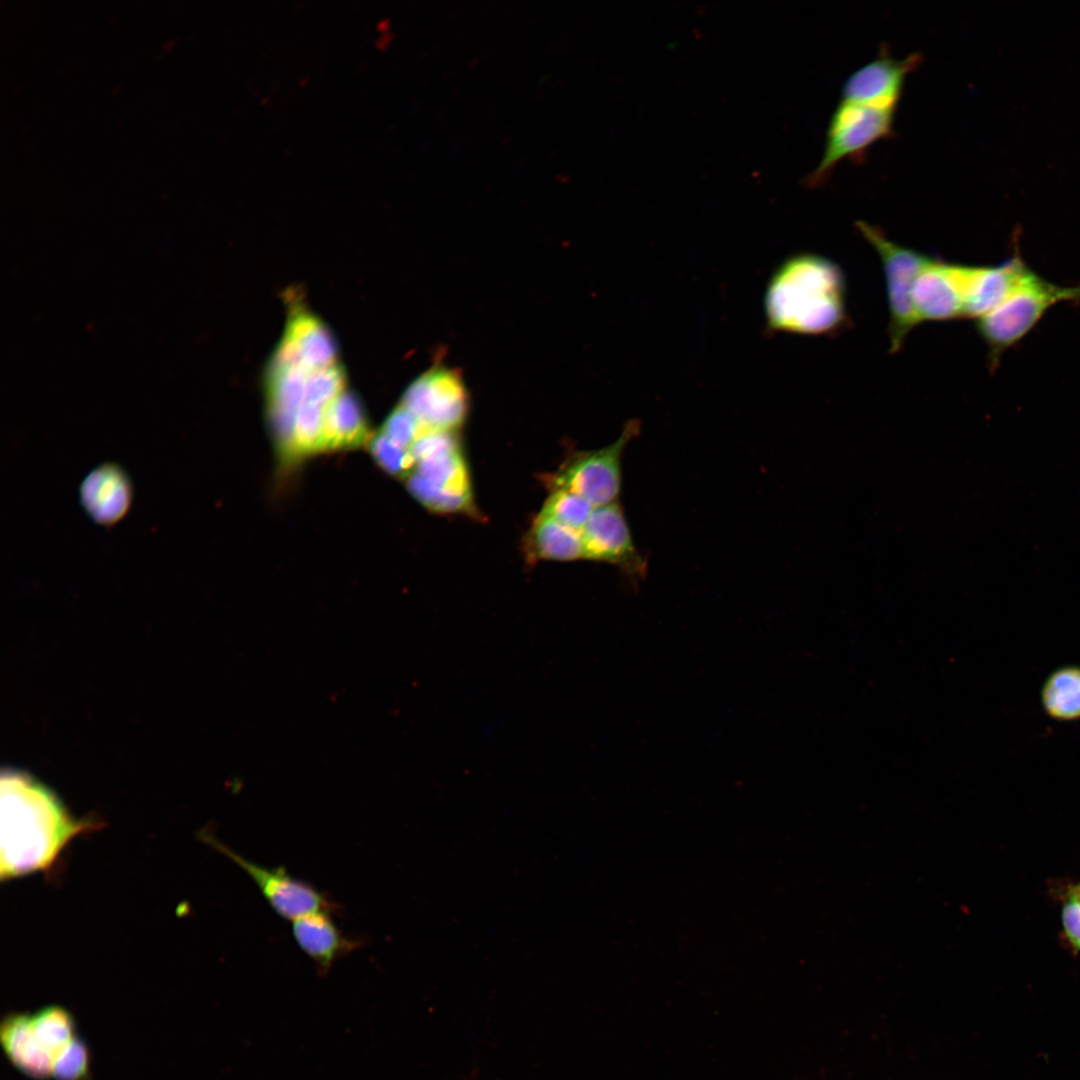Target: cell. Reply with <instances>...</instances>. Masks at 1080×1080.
Listing matches in <instances>:
<instances>
[{
    "label": "cell",
    "instance_id": "1",
    "mask_svg": "<svg viewBox=\"0 0 1080 1080\" xmlns=\"http://www.w3.org/2000/svg\"><path fill=\"white\" fill-rule=\"evenodd\" d=\"M89 826L72 817L44 785L7 771L1 778V879L46 869Z\"/></svg>",
    "mask_w": 1080,
    "mask_h": 1080
},
{
    "label": "cell",
    "instance_id": "2",
    "mask_svg": "<svg viewBox=\"0 0 1080 1080\" xmlns=\"http://www.w3.org/2000/svg\"><path fill=\"white\" fill-rule=\"evenodd\" d=\"M765 311L769 325L777 330L806 335L832 333L846 320L843 272L824 256L791 257L768 284Z\"/></svg>",
    "mask_w": 1080,
    "mask_h": 1080
},
{
    "label": "cell",
    "instance_id": "3",
    "mask_svg": "<svg viewBox=\"0 0 1080 1080\" xmlns=\"http://www.w3.org/2000/svg\"><path fill=\"white\" fill-rule=\"evenodd\" d=\"M1079 302L1080 285L1060 286L1032 270L996 309L977 319V330L988 348L991 369L1001 355L1025 336L1047 310L1061 302Z\"/></svg>",
    "mask_w": 1080,
    "mask_h": 1080
},
{
    "label": "cell",
    "instance_id": "4",
    "mask_svg": "<svg viewBox=\"0 0 1080 1080\" xmlns=\"http://www.w3.org/2000/svg\"><path fill=\"white\" fill-rule=\"evenodd\" d=\"M856 227L874 247L882 262L889 309L890 352H897L911 330L919 324L912 291L916 278L933 258L893 242L880 229L864 221H858Z\"/></svg>",
    "mask_w": 1080,
    "mask_h": 1080
},
{
    "label": "cell",
    "instance_id": "5",
    "mask_svg": "<svg viewBox=\"0 0 1080 1080\" xmlns=\"http://www.w3.org/2000/svg\"><path fill=\"white\" fill-rule=\"evenodd\" d=\"M896 109L840 101L826 133L822 157L807 177L808 186L824 184L845 159H857L874 143L893 133Z\"/></svg>",
    "mask_w": 1080,
    "mask_h": 1080
},
{
    "label": "cell",
    "instance_id": "6",
    "mask_svg": "<svg viewBox=\"0 0 1080 1080\" xmlns=\"http://www.w3.org/2000/svg\"><path fill=\"white\" fill-rule=\"evenodd\" d=\"M409 492L439 514H476L460 441L417 461L404 480Z\"/></svg>",
    "mask_w": 1080,
    "mask_h": 1080
},
{
    "label": "cell",
    "instance_id": "7",
    "mask_svg": "<svg viewBox=\"0 0 1080 1080\" xmlns=\"http://www.w3.org/2000/svg\"><path fill=\"white\" fill-rule=\"evenodd\" d=\"M639 432L637 423H628L610 445L570 455L546 480L551 490L578 494L594 507L617 501L621 489V460L628 443Z\"/></svg>",
    "mask_w": 1080,
    "mask_h": 1080
},
{
    "label": "cell",
    "instance_id": "8",
    "mask_svg": "<svg viewBox=\"0 0 1080 1080\" xmlns=\"http://www.w3.org/2000/svg\"><path fill=\"white\" fill-rule=\"evenodd\" d=\"M400 405L423 430L458 432L467 417L469 398L455 370L435 367L410 384Z\"/></svg>",
    "mask_w": 1080,
    "mask_h": 1080
},
{
    "label": "cell",
    "instance_id": "9",
    "mask_svg": "<svg viewBox=\"0 0 1080 1080\" xmlns=\"http://www.w3.org/2000/svg\"><path fill=\"white\" fill-rule=\"evenodd\" d=\"M980 267L932 259L915 280L912 300L917 319L947 321L964 318Z\"/></svg>",
    "mask_w": 1080,
    "mask_h": 1080
},
{
    "label": "cell",
    "instance_id": "10",
    "mask_svg": "<svg viewBox=\"0 0 1080 1080\" xmlns=\"http://www.w3.org/2000/svg\"><path fill=\"white\" fill-rule=\"evenodd\" d=\"M204 839L246 872L280 917L294 921L311 913L330 911L332 908V903L318 889L293 877L284 868L258 865L209 834H206Z\"/></svg>",
    "mask_w": 1080,
    "mask_h": 1080
},
{
    "label": "cell",
    "instance_id": "11",
    "mask_svg": "<svg viewBox=\"0 0 1080 1080\" xmlns=\"http://www.w3.org/2000/svg\"><path fill=\"white\" fill-rule=\"evenodd\" d=\"M583 558L619 568L636 581L645 577L647 562L636 548L627 520L616 501L595 507L582 533Z\"/></svg>",
    "mask_w": 1080,
    "mask_h": 1080
},
{
    "label": "cell",
    "instance_id": "12",
    "mask_svg": "<svg viewBox=\"0 0 1080 1080\" xmlns=\"http://www.w3.org/2000/svg\"><path fill=\"white\" fill-rule=\"evenodd\" d=\"M920 54L895 59L887 52L854 71L843 84L841 100L896 109L907 76L920 64Z\"/></svg>",
    "mask_w": 1080,
    "mask_h": 1080
},
{
    "label": "cell",
    "instance_id": "13",
    "mask_svg": "<svg viewBox=\"0 0 1080 1080\" xmlns=\"http://www.w3.org/2000/svg\"><path fill=\"white\" fill-rule=\"evenodd\" d=\"M292 935L298 947L316 964L321 975L358 945L337 927L330 917V911L311 913L292 921Z\"/></svg>",
    "mask_w": 1080,
    "mask_h": 1080
},
{
    "label": "cell",
    "instance_id": "14",
    "mask_svg": "<svg viewBox=\"0 0 1080 1080\" xmlns=\"http://www.w3.org/2000/svg\"><path fill=\"white\" fill-rule=\"evenodd\" d=\"M131 490L126 475L116 466L104 465L92 471L82 484L81 500L90 516L99 523L118 521L127 511Z\"/></svg>",
    "mask_w": 1080,
    "mask_h": 1080
},
{
    "label": "cell",
    "instance_id": "15",
    "mask_svg": "<svg viewBox=\"0 0 1080 1080\" xmlns=\"http://www.w3.org/2000/svg\"><path fill=\"white\" fill-rule=\"evenodd\" d=\"M0 1039L8 1059L21 1072L35 1079L52 1075L54 1059L37 1039L31 1016H6L1 1022Z\"/></svg>",
    "mask_w": 1080,
    "mask_h": 1080
},
{
    "label": "cell",
    "instance_id": "16",
    "mask_svg": "<svg viewBox=\"0 0 1080 1080\" xmlns=\"http://www.w3.org/2000/svg\"><path fill=\"white\" fill-rule=\"evenodd\" d=\"M1029 270L1019 256L996 266L980 267L965 306L964 318L977 320L996 309L1015 291Z\"/></svg>",
    "mask_w": 1080,
    "mask_h": 1080
},
{
    "label": "cell",
    "instance_id": "17",
    "mask_svg": "<svg viewBox=\"0 0 1080 1080\" xmlns=\"http://www.w3.org/2000/svg\"><path fill=\"white\" fill-rule=\"evenodd\" d=\"M528 562L573 561L583 558L581 533L542 514L536 516L523 539Z\"/></svg>",
    "mask_w": 1080,
    "mask_h": 1080
},
{
    "label": "cell",
    "instance_id": "18",
    "mask_svg": "<svg viewBox=\"0 0 1080 1080\" xmlns=\"http://www.w3.org/2000/svg\"><path fill=\"white\" fill-rule=\"evenodd\" d=\"M284 335L296 345L308 372L336 364L337 347L331 332L302 307L294 305Z\"/></svg>",
    "mask_w": 1080,
    "mask_h": 1080
},
{
    "label": "cell",
    "instance_id": "19",
    "mask_svg": "<svg viewBox=\"0 0 1080 1080\" xmlns=\"http://www.w3.org/2000/svg\"><path fill=\"white\" fill-rule=\"evenodd\" d=\"M1047 714L1062 721L1080 718V667L1066 666L1054 671L1041 691Z\"/></svg>",
    "mask_w": 1080,
    "mask_h": 1080
},
{
    "label": "cell",
    "instance_id": "20",
    "mask_svg": "<svg viewBox=\"0 0 1080 1080\" xmlns=\"http://www.w3.org/2000/svg\"><path fill=\"white\" fill-rule=\"evenodd\" d=\"M31 1022L37 1039L53 1059L76 1037L72 1015L58 1005L40 1009L31 1015Z\"/></svg>",
    "mask_w": 1080,
    "mask_h": 1080
},
{
    "label": "cell",
    "instance_id": "21",
    "mask_svg": "<svg viewBox=\"0 0 1080 1080\" xmlns=\"http://www.w3.org/2000/svg\"><path fill=\"white\" fill-rule=\"evenodd\" d=\"M595 507L582 496L563 489L551 490L540 513L582 533Z\"/></svg>",
    "mask_w": 1080,
    "mask_h": 1080
},
{
    "label": "cell",
    "instance_id": "22",
    "mask_svg": "<svg viewBox=\"0 0 1080 1080\" xmlns=\"http://www.w3.org/2000/svg\"><path fill=\"white\" fill-rule=\"evenodd\" d=\"M346 376L341 365L334 364L310 372L306 384V401L328 407L345 391Z\"/></svg>",
    "mask_w": 1080,
    "mask_h": 1080
},
{
    "label": "cell",
    "instance_id": "23",
    "mask_svg": "<svg viewBox=\"0 0 1080 1080\" xmlns=\"http://www.w3.org/2000/svg\"><path fill=\"white\" fill-rule=\"evenodd\" d=\"M52 1075L56 1080H89L90 1055L86 1043L75 1037L54 1059Z\"/></svg>",
    "mask_w": 1080,
    "mask_h": 1080
},
{
    "label": "cell",
    "instance_id": "24",
    "mask_svg": "<svg viewBox=\"0 0 1080 1080\" xmlns=\"http://www.w3.org/2000/svg\"><path fill=\"white\" fill-rule=\"evenodd\" d=\"M1062 923L1069 943L1074 950L1080 951V900L1074 890L1065 900Z\"/></svg>",
    "mask_w": 1080,
    "mask_h": 1080
},
{
    "label": "cell",
    "instance_id": "25",
    "mask_svg": "<svg viewBox=\"0 0 1080 1080\" xmlns=\"http://www.w3.org/2000/svg\"><path fill=\"white\" fill-rule=\"evenodd\" d=\"M1074 891H1075V893H1076L1077 897H1078V898H1079V900H1080V885H1079V886H1078L1077 888H1075V889H1074Z\"/></svg>",
    "mask_w": 1080,
    "mask_h": 1080
}]
</instances>
